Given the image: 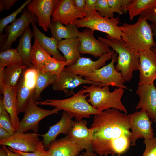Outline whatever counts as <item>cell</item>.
Masks as SVG:
<instances>
[{
	"instance_id": "cell-1",
	"label": "cell",
	"mask_w": 156,
	"mask_h": 156,
	"mask_svg": "<svg viewBox=\"0 0 156 156\" xmlns=\"http://www.w3.org/2000/svg\"><path fill=\"white\" fill-rule=\"evenodd\" d=\"M90 128L93 139L112 140L125 135L131 137L129 115L115 109H109L94 115Z\"/></svg>"
},
{
	"instance_id": "cell-2",
	"label": "cell",
	"mask_w": 156,
	"mask_h": 156,
	"mask_svg": "<svg viewBox=\"0 0 156 156\" xmlns=\"http://www.w3.org/2000/svg\"><path fill=\"white\" fill-rule=\"evenodd\" d=\"M120 27L122 40L128 49L139 52L155 45L151 26L146 19L140 16L135 23H125Z\"/></svg>"
},
{
	"instance_id": "cell-3",
	"label": "cell",
	"mask_w": 156,
	"mask_h": 156,
	"mask_svg": "<svg viewBox=\"0 0 156 156\" xmlns=\"http://www.w3.org/2000/svg\"><path fill=\"white\" fill-rule=\"evenodd\" d=\"M81 89L83 94H88V102L95 108L100 111L109 109H115L123 111L127 114V110L121 102L124 89L116 88L112 92L109 91V86L102 87L92 84L84 86Z\"/></svg>"
},
{
	"instance_id": "cell-4",
	"label": "cell",
	"mask_w": 156,
	"mask_h": 156,
	"mask_svg": "<svg viewBox=\"0 0 156 156\" xmlns=\"http://www.w3.org/2000/svg\"><path fill=\"white\" fill-rule=\"evenodd\" d=\"M88 94H83L81 90L68 98L62 99H48L43 101H36L37 105L53 106L67 112L77 121L83 120L84 118L99 114L102 112L94 108L88 102L86 98Z\"/></svg>"
},
{
	"instance_id": "cell-5",
	"label": "cell",
	"mask_w": 156,
	"mask_h": 156,
	"mask_svg": "<svg viewBox=\"0 0 156 156\" xmlns=\"http://www.w3.org/2000/svg\"><path fill=\"white\" fill-rule=\"evenodd\" d=\"M98 39L103 42L118 54L115 70L121 73L124 79L129 82L134 71L138 70L140 64L139 53L126 47L122 40H110L99 36Z\"/></svg>"
},
{
	"instance_id": "cell-6",
	"label": "cell",
	"mask_w": 156,
	"mask_h": 156,
	"mask_svg": "<svg viewBox=\"0 0 156 156\" xmlns=\"http://www.w3.org/2000/svg\"><path fill=\"white\" fill-rule=\"evenodd\" d=\"M118 17L109 18L102 17L98 11L91 15L79 19L73 24L78 27H86L93 31H98L106 33L107 38L122 40V32L119 26Z\"/></svg>"
},
{
	"instance_id": "cell-7",
	"label": "cell",
	"mask_w": 156,
	"mask_h": 156,
	"mask_svg": "<svg viewBox=\"0 0 156 156\" xmlns=\"http://www.w3.org/2000/svg\"><path fill=\"white\" fill-rule=\"evenodd\" d=\"M32 97L29 100L25 110L24 114L20 121L16 132H26L32 131L37 133L40 121L49 115L58 113L60 110L55 108L52 110L44 109L38 107Z\"/></svg>"
},
{
	"instance_id": "cell-8",
	"label": "cell",
	"mask_w": 156,
	"mask_h": 156,
	"mask_svg": "<svg viewBox=\"0 0 156 156\" xmlns=\"http://www.w3.org/2000/svg\"><path fill=\"white\" fill-rule=\"evenodd\" d=\"M117 53H114L109 63L95 70L90 75L84 78L100 83L101 84V87L111 86L129 90L124 85L126 81L123 78L121 73L115 68L114 64L117 62Z\"/></svg>"
},
{
	"instance_id": "cell-9",
	"label": "cell",
	"mask_w": 156,
	"mask_h": 156,
	"mask_svg": "<svg viewBox=\"0 0 156 156\" xmlns=\"http://www.w3.org/2000/svg\"><path fill=\"white\" fill-rule=\"evenodd\" d=\"M132 135L131 145L135 146L139 138L150 139L154 137L153 131L151 127L153 122L145 110L141 109L129 114Z\"/></svg>"
},
{
	"instance_id": "cell-10",
	"label": "cell",
	"mask_w": 156,
	"mask_h": 156,
	"mask_svg": "<svg viewBox=\"0 0 156 156\" xmlns=\"http://www.w3.org/2000/svg\"><path fill=\"white\" fill-rule=\"evenodd\" d=\"M94 31L88 28L82 32L78 31L77 38L80 44L78 50L80 54H89L95 57L99 58L112 51L107 44L94 37Z\"/></svg>"
},
{
	"instance_id": "cell-11",
	"label": "cell",
	"mask_w": 156,
	"mask_h": 156,
	"mask_svg": "<svg viewBox=\"0 0 156 156\" xmlns=\"http://www.w3.org/2000/svg\"><path fill=\"white\" fill-rule=\"evenodd\" d=\"M39 136V134L34 132H16L8 138L0 140V145L19 151L32 152L36 150L40 141Z\"/></svg>"
},
{
	"instance_id": "cell-12",
	"label": "cell",
	"mask_w": 156,
	"mask_h": 156,
	"mask_svg": "<svg viewBox=\"0 0 156 156\" xmlns=\"http://www.w3.org/2000/svg\"><path fill=\"white\" fill-rule=\"evenodd\" d=\"M37 21L36 16L27 9L24 8L20 17L6 27L5 30L8 34L7 39L5 44L1 48V51L11 48L13 42L22 35L29 24Z\"/></svg>"
},
{
	"instance_id": "cell-13",
	"label": "cell",
	"mask_w": 156,
	"mask_h": 156,
	"mask_svg": "<svg viewBox=\"0 0 156 156\" xmlns=\"http://www.w3.org/2000/svg\"><path fill=\"white\" fill-rule=\"evenodd\" d=\"M83 77L64 69L57 76L52 85L53 89L55 91H62L66 95L70 96L75 94V88L81 85L93 84L101 87V83L86 80Z\"/></svg>"
},
{
	"instance_id": "cell-14",
	"label": "cell",
	"mask_w": 156,
	"mask_h": 156,
	"mask_svg": "<svg viewBox=\"0 0 156 156\" xmlns=\"http://www.w3.org/2000/svg\"><path fill=\"white\" fill-rule=\"evenodd\" d=\"M60 0H33L27 5V9L36 16L39 25L47 31L51 23V16Z\"/></svg>"
},
{
	"instance_id": "cell-15",
	"label": "cell",
	"mask_w": 156,
	"mask_h": 156,
	"mask_svg": "<svg viewBox=\"0 0 156 156\" xmlns=\"http://www.w3.org/2000/svg\"><path fill=\"white\" fill-rule=\"evenodd\" d=\"M114 51L103 55L96 61L90 58L80 57L74 64L66 66L64 69L84 78L90 75L95 70L106 64V62L112 59Z\"/></svg>"
},
{
	"instance_id": "cell-16",
	"label": "cell",
	"mask_w": 156,
	"mask_h": 156,
	"mask_svg": "<svg viewBox=\"0 0 156 156\" xmlns=\"http://www.w3.org/2000/svg\"><path fill=\"white\" fill-rule=\"evenodd\" d=\"M139 53L140 62L138 85L153 84L156 79V54L151 49Z\"/></svg>"
},
{
	"instance_id": "cell-17",
	"label": "cell",
	"mask_w": 156,
	"mask_h": 156,
	"mask_svg": "<svg viewBox=\"0 0 156 156\" xmlns=\"http://www.w3.org/2000/svg\"><path fill=\"white\" fill-rule=\"evenodd\" d=\"M136 93L140 100L135 109L145 110L150 118L156 120V87L154 84L139 85Z\"/></svg>"
},
{
	"instance_id": "cell-18",
	"label": "cell",
	"mask_w": 156,
	"mask_h": 156,
	"mask_svg": "<svg viewBox=\"0 0 156 156\" xmlns=\"http://www.w3.org/2000/svg\"><path fill=\"white\" fill-rule=\"evenodd\" d=\"M86 120L74 122L67 135L69 138L83 150L92 151L94 130L87 127Z\"/></svg>"
},
{
	"instance_id": "cell-19",
	"label": "cell",
	"mask_w": 156,
	"mask_h": 156,
	"mask_svg": "<svg viewBox=\"0 0 156 156\" xmlns=\"http://www.w3.org/2000/svg\"><path fill=\"white\" fill-rule=\"evenodd\" d=\"M52 16V21H59L65 25L73 24L76 20L86 17L83 12L74 5L73 0L60 1Z\"/></svg>"
},
{
	"instance_id": "cell-20",
	"label": "cell",
	"mask_w": 156,
	"mask_h": 156,
	"mask_svg": "<svg viewBox=\"0 0 156 156\" xmlns=\"http://www.w3.org/2000/svg\"><path fill=\"white\" fill-rule=\"evenodd\" d=\"M73 118L67 112L64 111L61 118L58 122L50 126L47 133L39 134L40 136L43 138L42 142L44 148H48L50 144L56 140L59 135H68L74 122L72 119Z\"/></svg>"
},
{
	"instance_id": "cell-21",
	"label": "cell",
	"mask_w": 156,
	"mask_h": 156,
	"mask_svg": "<svg viewBox=\"0 0 156 156\" xmlns=\"http://www.w3.org/2000/svg\"><path fill=\"white\" fill-rule=\"evenodd\" d=\"M47 151L49 156H78L83 150L66 136L52 142Z\"/></svg>"
},
{
	"instance_id": "cell-22",
	"label": "cell",
	"mask_w": 156,
	"mask_h": 156,
	"mask_svg": "<svg viewBox=\"0 0 156 156\" xmlns=\"http://www.w3.org/2000/svg\"><path fill=\"white\" fill-rule=\"evenodd\" d=\"M22 63L15 64L0 68V93L3 94L5 86L14 87L17 86L24 72L27 68Z\"/></svg>"
},
{
	"instance_id": "cell-23",
	"label": "cell",
	"mask_w": 156,
	"mask_h": 156,
	"mask_svg": "<svg viewBox=\"0 0 156 156\" xmlns=\"http://www.w3.org/2000/svg\"><path fill=\"white\" fill-rule=\"evenodd\" d=\"M36 23H31L32 32L35 39L53 57L60 60L66 61L64 56L60 53L57 48L58 41L53 36L49 37L45 35L38 29Z\"/></svg>"
},
{
	"instance_id": "cell-24",
	"label": "cell",
	"mask_w": 156,
	"mask_h": 156,
	"mask_svg": "<svg viewBox=\"0 0 156 156\" xmlns=\"http://www.w3.org/2000/svg\"><path fill=\"white\" fill-rule=\"evenodd\" d=\"M17 86L12 87L5 86L3 95L5 108L10 115L13 127L16 132L18 129L20 123L16 99Z\"/></svg>"
},
{
	"instance_id": "cell-25",
	"label": "cell",
	"mask_w": 156,
	"mask_h": 156,
	"mask_svg": "<svg viewBox=\"0 0 156 156\" xmlns=\"http://www.w3.org/2000/svg\"><path fill=\"white\" fill-rule=\"evenodd\" d=\"M25 71L17 86L16 99L18 114L24 112L29 100L33 98L35 89L27 80L24 75Z\"/></svg>"
},
{
	"instance_id": "cell-26",
	"label": "cell",
	"mask_w": 156,
	"mask_h": 156,
	"mask_svg": "<svg viewBox=\"0 0 156 156\" xmlns=\"http://www.w3.org/2000/svg\"><path fill=\"white\" fill-rule=\"evenodd\" d=\"M80 44V41L77 37L64 39L58 42V50L63 53L66 61L70 62V65L75 64L81 57L78 50Z\"/></svg>"
},
{
	"instance_id": "cell-27",
	"label": "cell",
	"mask_w": 156,
	"mask_h": 156,
	"mask_svg": "<svg viewBox=\"0 0 156 156\" xmlns=\"http://www.w3.org/2000/svg\"><path fill=\"white\" fill-rule=\"evenodd\" d=\"M33 36V32L31 31L29 25L21 36L16 48L21 58L22 64L27 66L29 68H33L31 59L32 49L31 41Z\"/></svg>"
},
{
	"instance_id": "cell-28",
	"label": "cell",
	"mask_w": 156,
	"mask_h": 156,
	"mask_svg": "<svg viewBox=\"0 0 156 156\" xmlns=\"http://www.w3.org/2000/svg\"><path fill=\"white\" fill-rule=\"evenodd\" d=\"M78 27L75 24H69L64 26L60 22L51 21L49 27L52 36L58 41L65 39L77 37Z\"/></svg>"
},
{
	"instance_id": "cell-29",
	"label": "cell",
	"mask_w": 156,
	"mask_h": 156,
	"mask_svg": "<svg viewBox=\"0 0 156 156\" xmlns=\"http://www.w3.org/2000/svg\"><path fill=\"white\" fill-rule=\"evenodd\" d=\"M57 75L41 70H37L35 91L33 99L35 101L41 99V94L47 87L52 85L55 82Z\"/></svg>"
},
{
	"instance_id": "cell-30",
	"label": "cell",
	"mask_w": 156,
	"mask_h": 156,
	"mask_svg": "<svg viewBox=\"0 0 156 156\" xmlns=\"http://www.w3.org/2000/svg\"><path fill=\"white\" fill-rule=\"evenodd\" d=\"M51 55L34 40L32 46L31 59L33 68L37 70H41Z\"/></svg>"
},
{
	"instance_id": "cell-31",
	"label": "cell",
	"mask_w": 156,
	"mask_h": 156,
	"mask_svg": "<svg viewBox=\"0 0 156 156\" xmlns=\"http://www.w3.org/2000/svg\"><path fill=\"white\" fill-rule=\"evenodd\" d=\"M156 8V0H132L128 6L129 19L132 20L137 16L147 10Z\"/></svg>"
},
{
	"instance_id": "cell-32",
	"label": "cell",
	"mask_w": 156,
	"mask_h": 156,
	"mask_svg": "<svg viewBox=\"0 0 156 156\" xmlns=\"http://www.w3.org/2000/svg\"><path fill=\"white\" fill-rule=\"evenodd\" d=\"M19 63H22V60L16 48H11L1 51L0 68H5V67Z\"/></svg>"
},
{
	"instance_id": "cell-33",
	"label": "cell",
	"mask_w": 156,
	"mask_h": 156,
	"mask_svg": "<svg viewBox=\"0 0 156 156\" xmlns=\"http://www.w3.org/2000/svg\"><path fill=\"white\" fill-rule=\"evenodd\" d=\"M70 63L69 61L60 60L50 56L41 71L55 74L58 76L66 66L70 65Z\"/></svg>"
},
{
	"instance_id": "cell-34",
	"label": "cell",
	"mask_w": 156,
	"mask_h": 156,
	"mask_svg": "<svg viewBox=\"0 0 156 156\" xmlns=\"http://www.w3.org/2000/svg\"><path fill=\"white\" fill-rule=\"evenodd\" d=\"M131 137L125 135H122L112 140L114 148L116 154L125 153L131 144Z\"/></svg>"
},
{
	"instance_id": "cell-35",
	"label": "cell",
	"mask_w": 156,
	"mask_h": 156,
	"mask_svg": "<svg viewBox=\"0 0 156 156\" xmlns=\"http://www.w3.org/2000/svg\"><path fill=\"white\" fill-rule=\"evenodd\" d=\"M31 0H27L25 1L19 8L14 12L8 16L3 18L0 20V33L2 34L4 29L9 23H13L16 19L18 15L21 12L25 7L31 1Z\"/></svg>"
},
{
	"instance_id": "cell-36",
	"label": "cell",
	"mask_w": 156,
	"mask_h": 156,
	"mask_svg": "<svg viewBox=\"0 0 156 156\" xmlns=\"http://www.w3.org/2000/svg\"><path fill=\"white\" fill-rule=\"evenodd\" d=\"M0 127L11 135L16 132L13 127L10 116L6 109L0 112Z\"/></svg>"
},
{
	"instance_id": "cell-37",
	"label": "cell",
	"mask_w": 156,
	"mask_h": 156,
	"mask_svg": "<svg viewBox=\"0 0 156 156\" xmlns=\"http://www.w3.org/2000/svg\"><path fill=\"white\" fill-rule=\"evenodd\" d=\"M96 7V10L102 17H114V13L110 8L107 0H97Z\"/></svg>"
},
{
	"instance_id": "cell-38",
	"label": "cell",
	"mask_w": 156,
	"mask_h": 156,
	"mask_svg": "<svg viewBox=\"0 0 156 156\" xmlns=\"http://www.w3.org/2000/svg\"><path fill=\"white\" fill-rule=\"evenodd\" d=\"M10 150L14 152L18 153L23 156H49L47 151H45L42 141H40L38 143L36 150L32 152H25L19 151L8 147Z\"/></svg>"
},
{
	"instance_id": "cell-39",
	"label": "cell",
	"mask_w": 156,
	"mask_h": 156,
	"mask_svg": "<svg viewBox=\"0 0 156 156\" xmlns=\"http://www.w3.org/2000/svg\"><path fill=\"white\" fill-rule=\"evenodd\" d=\"M145 149L142 156H156V137L145 139Z\"/></svg>"
},
{
	"instance_id": "cell-40",
	"label": "cell",
	"mask_w": 156,
	"mask_h": 156,
	"mask_svg": "<svg viewBox=\"0 0 156 156\" xmlns=\"http://www.w3.org/2000/svg\"><path fill=\"white\" fill-rule=\"evenodd\" d=\"M97 0H86V3L83 12L86 17L89 16L96 11V7Z\"/></svg>"
},
{
	"instance_id": "cell-41",
	"label": "cell",
	"mask_w": 156,
	"mask_h": 156,
	"mask_svg": "<svg viewBox=\"0 0 156 156\" xmlns=\"http://www.w3.org/2000/svg\"><path fill=\"white\" fill-rule=\"evenodd\" d=\"M109 6L112 12L119 14H123L121 8V0H107Z\"/></svg>"
},
{
	"instance_id": "cell-42",
	"label": "cell",
	"mask_w": 156,
	"mask_h": 156,
	"mask_svg": "<svg viewBox=\"0 0 156 156\" xmlns=\"http://www.w3.org/2000/svg\"><path fill=\"white\" fill-rule=\"evenodd\" d=\"M140 16L156 25V11L154 9L148 10L143 12Z\"/></svg>"
},
{
	"instance_id": "cell-43",
	"label": "cell",
	"mask_w": 156,
	"mask_h": 156,
	"mask_svg": "<svg viewBox=\"0 0 156 156\" xmlns=\"http://www.w3.org/2000/svg\"><path fill=\"white\" fill-rule=\"evenodd\" d=\"M18 0H0V12L3 10L10 9Z\"/></svg>"
},
{
	"instance_id": "cell-44",
	"label": "cell",
	"mask_w": 156,
	"mask_h": 156,
	"mask_svg": "<svg viewBox=\"0 0 156 156\" xmlns=\"http://www.w3.org/2000/svg\"><path fill=\"white\" fill-rule=\"evenodd\" d=\"M74 5L78 9L83 12L85 8L86 0H73Z\"/></svg>"
},
{
	"instance_id": "cell-45",
	"label": "cell",
	"mask_w": 156,
	"mask_h": 156,
	"mask_svg": "<svg viewBox=\"0 0 156 156\" xmlns=\"http://www.w3.org/2000/svg\"><path fill=\"white\" fill-rule=\"evenodd\" d=\"M132 1V0H121V8L123 13H125L127 12V8Z\"/></svg>"
},
{
	"instance_id": "cell-46",
	"label": "cell",
	"mask_w": 156,
	"mask_h": 156,
	"mask_svg": "<svg viewBox=\"0 0 156 156\" xmlns=\"http://www.w3.org/2000/svg\"><path fill=\"white\" fill-rule=\"evenodd\" d=\"M11 135L7 131L0 127V140L8 138Z\"/></svg>"
},
{
	"instance_id": "cell-47",
	"label": "cell",
	"mask_w": 156,
	"mask_h": 156,
	"mask_svg": "<svg viewBox=\"0 0 156 156\" xmlns=\"http://www.w3.org/2000/svg\"><path fill=\"white\" fill-rule=\"evenodd\" d=\"M2 146L6 151L8 156H23L18 153L14 152L10 150L6 146Z\"/></svg>"
},
{
	"instance_id": "cell-48",
	"label": "cell",
	"mask_w": 156,
	"mask_h": 156,
	"mask_svg": "<svg viewBox=\"0 0 156 156\" xmlns=\"http://www.w3.org/2000/svg\"><path fill=\"white\" fill-rule=\"evenodd\" d=\"M150 25L154 36L156 38V25L153 23H151ZM151 49L156 54V42L155 45L152 47Z\"/></svg>"
},
{
	"instance_id": "cell-49",
	"label": "cell",
	"mask_w": 156,
	"mask_h": 156,
	"mask_svg": "<svg viewBox=\"0 0 156 156\" xmlns=\"http://www.w3.org/2000/svg\"><path fill=\"white\" fill-rule=\"evenodd\" d=\"M81 156H101L100 155H97V154L93 151H86V152L82 153Z\"/></svg>"
},
{
	"instance_id": "cell-50",
	"label": "cell",
	"mask_w": 156,
	"mask_h": 156,
	"mask_svg": "<svg viewBox=\"0 0 156 156\" xmlns=\"http://www.w3.org/2000/svg\"><path fill=\"white\" fill-rule=\"evenodd\" d=\"M8 38V34L6 33V34L3 35L1 34L0 35V47L1 48L4 45L3 42L5 44L6 42V41L5 40V38Z\"/></svg>"
},
{
	"instance_id": "cell-51",
	"label": "cell",
	"mask_w": 156,
	"mask_h": 156,
	"mask_svg": "<svg viewBox=\"0 0 156 156\" xmlns=\"http://www.w3.org/2000/svg\"><path fill=\"white\" fill-rule=\"evenodd\" d=\"M6 109L4 102L3 96H1L0 98V112Z\"/></svg>"
},
{
	"instance_id": "cell-52",
	"label": "cell",
	"mask_w": 156,
	"mask_h": 156,
	"mask_svg": "<svg viewBox=\"0 0 156 156\" xmlns=\"http://www.w3.org/2000/svg\"><path fill=\"white\" fill-rule=\"evenodd\" d=\"M0 156H8L6 152L2 146L0 148Z\"/></svg>"
},
{
	"instance_id": "cell-53",
	"label": "cell",
	"mask_w": 156,
	"mask_h": 156,
	"mask_svg": "<svg viewBox=\"0 0 156 156\" xmlns=\"http://www.w3.org/2000/svg\"><path fill=\"white\" fill-rule=\"evenodd\" d=\"M116 156H121V154H118V155Z\"/></svg>"
},
{
	"instance_id": "cell-54",
	"label": "cell",
	"mask_w": 156,
	"mask_h": 156,
	"mask_svg": "<svg viewBox=\"0 0 156 156\" xmlns=\"http://www.w3.org/2000/svg\"><path fill=\"white\" fill-rule=\"evenodd\" d=\"M105 156H107V155H106ZM111 156H116L115 155H111Z\"/></svg>"
},
{
	"instance_id": "cell-55",
	"label": "cell",
	"mask_w": 156,
	"mask_h": 156,
	"mask_svg": "<svg viewBox=\"0 0 156 156\" xmlns=\"http://www.w3.org/2000/svg\"><path fill=\"white\" fill-rule=\"evenodd\" d=\"M154 121L155 122L156 124V120H154Z\"/></svg>"
},
{
	"instance_id": "cell-56",
	"label": "cell",
	"mask_w": 156,
	"mask_h": 156,
	"mask_svg": "<svg viewBox=\"0 0 156 156\" xmlns=\"http://www.w3.org/2000/svg\"><path fill=\"white\" fill-rule=\"evenodd\" d=\"M154 10H155V11H156V8Z\"/></svg>"
},
{
	"instance_id": "cell-57",
	"label": "cell",
	"mask_w": 156,
	"mask_h": 156,
	"mask_svg": "<svg viewBox=\"0 0 156 156\" xmlns=\"http://www.w3.org/2000/svg\"><path fill=\"white\" fill-rule=\"evenodd\" d=\"M78 156H81L80 155H78Z\"/></svg>"
}]
</instances>
